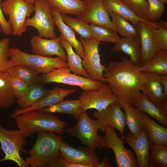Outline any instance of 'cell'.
Segmentation results:
<instances>
[{"mask_svg":"<svg viewBox=\"0 0 167 167\" xmlns=\"http://www.w3.org/2000/svg\"><path fill=\"white\" fill-rule=\"evenodd\" d=\"M152 26L153 39L160 50L167 51V22L160 21L150 22Z\"/></svg>","mask_w":167,"mask_h":167,"instance_id":"36","label":"cell"},{"mask_svg":"<svg viewBox=\"0 0 167 167\" xmlns=\"http://www.w3.org/2000/svg\"><path fill=\"white\" fill-rule=\"evenodd\" d=\"M48 167H93L92 165L75 164L68 162L60 155L54 160L50 163Z\"/></svg>","mask_w":167,"mask_h":167,"instance_id":"43","label":"cell"},{"mask_svg":"<svg viewBox=\"0 0 167 167\" xmlns=\"http://www.w3.org/2000/svg\"><path fill=\"white\" fill-rule=\"evenodd\" d=\"M103 2L108 11H113L118 14L127 19L135 27L139 21L143 20L122 0H103Z\"/></svg>","mask_w":167,"mask_h":167,"instance_id":"31","label":"cell"},{"mask_svg":"<svg viewBox=\"0 0 167 167\" xmlns=\"http://www.w3.org/2000/svg\"><path fill=\"white\" fill-rule=\"evenodd\" d=\"M7 71L16 76L29 86L38 83L39 74L26 65H13Z\"/></svg>","mask_w":167,"mask_h":167,"instance_id":"34","label":"cell"},{"mask_svg":"<svg viewBox=\"0 0 167 167\" xmlns=\"http://www.w3.org/2000/svg\"><path fill=\"white\" fill-rule=\"evenodd\" d=\"M36 133V142L28 151L30 156L25 160L29 167H47L59 156L62 137L52 132L39 131Z\"/></svg>","mask_w":167,"mask_h":167,"instance_id":"3","label":"cell"},{"mask_svg":"<svg viewBox=\"0 0 167 167\" xmlns=\"http://www.w3.org/2000/svg\"><path fill=\"white\" fill-rule=\"evenodd\" d=\"M27 143L26 137L19 130H7L0 124V148L5 154L4 157L0 159V162L11 161L15 162L19 167H29L19 154L20 152L27 153L24 146Z\"/></svg>","mask_w":167,"mask_h":167,"instance_id":"4","label":"cell"},{"mask_svg":"<svg viewBox=\"0 0 167 167\" xmlns=\"http://www.w3.org/2000/svg\"><path fill=\"white\" fill-rule=\"evenodd\" d=\"M19 130L26 138L39 131L63 134L68 124L47 112L34 110L14 118Z\"/></svg>","mask_w":167,"mask_h":167,"instance_id":"2","label":"cell"},{"mask_svg":"<svg viewBox=\"0 0 167 167\" xmlns=\"http://www.w3.org/2000/svg\"><path fill=\"white\" fill-rule=\"evenodd\" d=\"M60 43L66 50L68 66L74 74L88 78V75L82 65L83 59L73 50L71 44L60 35Z\"/></svg>","mask_w":167,"mask_h":167,"instance_id":"26","label":"cell"},{"mask_svg":"<svg viewBox=\"0 0 167 167\" xmlns=\"http://www.w3.org/2000/svg\"><path fill=\"white\" fill-rule=\"evenodd\" d=\"M111 49L112 52H119L128 55L131 60L141 66V42L140 38L122 37Z\"/></svg>","mask_w":167,"mask_h":167,"instance_id":"23","label":"cell"},{"mask_svg":"<svg viewBox=\"0 0 167 167\" xmlns=\"http://www.w3.org/2000/svg\"><path fill=\"white\" fill-rule=\"evenodd\" d=\"M59 151V155L69 162L89 165L96 167L101 162L95 153L87 147L75 148L63 140Z\"/></svg>","mask_w":167,"mask_h":167,"instance_id":"15","label":"cell"},{"mask_svg":"<svg viewBox=\"0 0 167 167\" xmlns=\"http://www.w3.org/2000/svg\"><path fill=\"white\" fill-rule=\"evenodd\" d=\"M124 136V142L128 144L135 154L138 167H148L149 149L152 143L148 139L146 130L135 135L128 133Z\"/></svg>","mask_w":167,"mask_h":167,"instance_id":"16","label":"cell"},{"mask_svg":"<svg viewBox=\"0 0 167 167\" xmlns=\"http://www.w3.org/2000/svg\"><path fill=\"white\" fill-rule=\"evenodd\" d=\"M76 89H69L56 87L49 90L46 95L39 102L26 109L16 110L11 115V118L24 113L34 110H38L50 106L60 102L67 96L75 92Z\"/></svg>","mask_w":167,"mask_h":167,"instance_id":"20","label":"cell"},{"mask_svg":"<svg viewBox=\"0 0 167 167\" xmlns=\"http://www.w3.org/2000/svg\"><path fill=\"white\" fill-rule=\"evenodd\" d=\"M51 11L55 25L58 28L62 37L75 49L76 53L83 59L85 52L81 42L75 36V32L63 21L61 14L56 8L51 7Z\"/></svg>","mask_w":167,"mask_h":167,"instance_id":"22","label":"cell"},{"mask_svg":"<svg viewBox=\"0 0 167 167\" xmlns=\"http://www.w3.org/2000/svg\"><path fill=\"white\" fill-rule=\"evenodd\" d=\"M84 1L86 6L85 10L76 18L88 23L90 22L109 27L116 31L110 19V15L104 4L103 0Z\"/></svg>","mask_w":167,"mask_h":167,"instance_id":"14","label":"cell"},{"mask_svg":"<svg viewBox=\"0 0 167 167\" xmlns=\"http://www.w3.org/2000/svg\"><path fill=\"white\" fill-rule=\"evenodd\" d=\"M98 129L97 119H92L86 111H84L77 124L73 126L67 127L65 132L69 135L78 138L86 147L95 153L97 148H101V136L98 133Z\"/></svg>","mask_w":167,"mask_h":167,"instance_id":"8","label":"cell"},{"mask_svg":"<svg viewBox=\"0 0 167 167\" xmlns=\"http://www.w3.org/2000/svg\"><path fill=\"white\" fill-rule=\"evenodd\" d=\"M148 167H167V147L152 143L149 152Z\"/></svg>","mask_w":167,"mask_h":167,"instance_id":"37","label":"cell"},{"mask_svg":"<svg viewBox=\"0 0 167 167\" xmlns=\"http://www.w3.org/2000/svg\"><path fill=\"white\" fill-rule=\"evenodd\" d=\"M147 1L148 5V21H158L165 12L164 4L160 0H147Z\"/></svg>","mask_w":167,"mask_h":167,"instance_id":"41","label":"cell"},{"mask_svg":"<svg viewBox=\"0 0 167 167\" xmlns=\"http://www.w3.org/2000/svg\"><path fill=\"white\" fill-rule=\"evenodd\" d=\"M2 1V0H0V24L2 28V32L6 35H11L12 34L11 28L5 17L1 8Z\"/></svg>","mask_w":167,"mask_h":167,"instance_id":"44","label":"cell"},{"mask_svg":"<svg viewBox=\"0 0 167 167\" xmlns=\"http://www.w3.org/2000/svg\"><path fill=\"white\" fill-rule=\"evenodd\" d=\"M142 112L156 119L165 127H167V110L149 101L140 92L136 96L133 104Z\"/></svg>","mask_w":167,"mask_h":167,"instance_id":"21","label":"cell"},{"mask_svg":"<svg viewBox=\"0 0 167 167\" xmlns=\"http://www.w3.org/2000/svg\"><path fill=\"white\" fill-rule=\"evenodd\" d=\"M161 82L164 97L167 99V75L161 76Z\"/></svg>","mask_w":167,"mask_h":167,"instance_id":"45","label":"cell"},{"mask_svg":"<svg viewBox=\"0 0 167 167\" xmlns=\"http://www.w3.org/2000/svg\"><path fill=\"white\" fill-rule=\"evenodd\" d=\"M79 100L83 110L85 111L91 109L101 111L109 105L118 102L117 98L106 82L103 83L98 90L84 91L80 95Z\"/></svg>","mask_w":167,"mask_h":167,"instance_id":"12","label":"cell"},{"mask_svg":"<svg viewBox=\"0 0 167 167\" xmlns=\"http://www.w3.org/2000/svg\"><path fill=\"white\" fill-rule=\"evenodd\" d=\"M10 84L16 98L23 96L29 86L16 76L7 71Z\"/></svg>","mask_w":167,"mask_h":167,"instance_id":"42","label":"cell"},{"mask_svg":"<svg viewBox=\"0 0 167 167\" xmlns=\"http://www.w3.org/2000/svg\"><path fill=\"white\" fill-rule=\"evenodd\" d=\"M51 7L56 9L61 14L78 16L85 10L86 6L82 0H48Z\"/></svg>","mask_w":167,"mask_h":167,"instance_id":"30","label":"cell"},{"mask_svg":"<svg viewBox=\"0 0 167 167\" xmlns=\"http://www.w3.org/2000/svg\"><path fill=\"white\" fill-rule=\"evenodd\" d=\"M33 5L34 15L26 19L25 26L34 28L41 37L50 39L57 38L51 7L48 0H37Z\"/></svg>","mask_w":167,"mask_h":167,"instance_id":"10","label":"cell"},{"mask_svg":"<svg viewBox=\"0 0 167 167\" xmlns=\"http://www.w3.org/2000/svg\"><path fill=\"white\" fill-rule=\"evenodd\" d=\"M68 67L63 66L39 76L38 83L43 85L49 83H56L79 87L84 91L97 90L101 87L102 82L91 80L71 73Z\"/></svg>","mask_w":167,"mask_h":167,"instance_id":"6","label":"cell"},{"mask_svg":"<svg viewBox=\"0 0 167 167\" xmlns=\"http://www.w3.org/2000/svg\"><path fill=\"white\" fill-rule=\"evenodd\" d=\"M164 4L167 3V0H160Z\"/></svg>","mask_w":167,"mask_h":167,"instance_id":"48","label":"cell"},{"mask_svg":"<svg viewBox=\"0 0 167 167\" xmlns=\"http://www.w3.org/2000/svg\"><path fill=\"white\" fill-rule=\"evenodd\" d=\"M49 90L37 83L29 86L23 96L16 98V102L20 109L27 108L39 102Z\"/></svg>","mask_w":167,"mask_h":167,"instance_id":"27","label":"cell"},{"mask_svg":"<svg viewBox=\"0 0 167 167\" xmlns=\"http://www.w3.org/2000/svg\"><path fill=\"white\" fill-rule=\"evenodd\" d=\"M64 22L81 37L90 38L92 37V33L90 24L81 19L71 18L65 14H61Z\"/></svg>","mask_w":167,"mask_h":167,"instance_id":"38","label":"cell"},{"mask_svg":"<svg viewBox=\"0 0 167 167\" xmlns=\"http://www.w3.org/2000/svg\"><path fill=\"white\" fill-rule=\"evenodd\" d=\"M142 114L149 141L167 147V129L155 122L145 113L142 112Z\"/></svg>","mask_w":167,"mask_h":167,"instance_id":"25","label":"cell"},{"mask_svg":"<svg viewBox=\"0 0 167 167\" xmlns=\"http://www.w3.org/2000/svg\"><path fill=\"white\" fill-rule=\"evenodd\" d=\"M121 107L125 110L126 124L130 133L137 135L145 130L142 112L132 105Z\"/></svg>","mask_w":167,"mask_h":167,"instance_id":"29","label":"cell"},{"mask_svg":"<svg viewBox=\"0 0 167 167\" xmlns=\"http://www.w3.org/2000/svg\"><path fill=\"white\" fill-rule=\"evenodd\" d=\"M27 3L32 4H33L34 2L37 0H24Z\"/></svg>","mask_w":167,"mask_h":167,"instance_id":"47","label":"cell"},{"mask_svg":"<svg viewBox=\"0 0 167 167\" xmlns=\"http://www.w3.org/2000/svg\"><path fill=\"white\" fill-rule=\"evenodd\" d=\"M10 42L7 38L0 40V73L7 72L13 65L10 56Z\"/></svg>","mask_w":167,"mask_h":167,"instance_id":"39","label":"cell"},{"mask_svg":"<svg viewBox=\"0 0 167 167\" xmlns=\"http://www.w3.org/2000/svg\"><path fill=\"white\" fill-rule=\"evenodd\" d=\"M4 15H8V22L14 36L20 37L26 31V19L34 11V5L24 0H4L1 3Z\"/></svg>","mask_w":167,"mask_h":167,"instance_id":"7","label":"cell"},{"mask_svg":"<svg viewBox=\"0 0 167 167\" xmlns=\"http://www.w3.org/2000/svg\"><path fill=\"white\" fill-rule=\"evenodd\" d=\"M121 108L118 102H115L105 109L94 112L93 116L97 119L98 129L104 131L107 127H113L120 131L123 139V130L126 124V114Z\"/></svg>","mask_w":167,"mask_h":167,"instance_id":"13","label":"cell"},{"mask_svg":"<svg viewBox=\"0 0 167 167\" xmlns=\"http://www.w3.org/2000/svg\"><path fill=\"white\" fill-rule=\"evenodd\" d=\"M37 110L50 113L67 114L77 120L81 113L84 111L79 99L63 100L55 105Z\"/></svg>","mask_w":167,"mask_h":167,"instance_id":"24","label":"cell"},{"mask_svg":"<svg viewBox=\"0 0 167 167\" xmlns=\"http://www.w3.org/2000/svg\"><path fill=\"white\" fill-rule=\"evenodd\" d=\"M90 25L92 37L99 42L115 43L120 39L117 32L110 28L92 23Z\"/></svg>","mask_w":167,"mask_h":167,"instance_id":"35","label":"cell"},{"mask_svg":"<svg viewBox=\"0 0 167 167\" xmlns=\"http://www.w3.org/2000/svg\"><path fill=\"white\" fill-rule=\"evenodd\" d=\"M142 72L145 79L140 92L149 101L167 110V99L164 95L161 76L152 73Z\"/></svg>","mask_w":167,"mask_h":167,"instance_id":"18","label":"cell"},{"mask_svg":"<svg viewBox=\"0 0 167 167\" xmlns=\"http://www.w3.org/2000/svg\"><path fill=\"white\" fill-rule=\"evenodd\" d=\"M105 134L101 136V148L112 149L114 152L117 166L118 167H138L136 158L132 152L126 148L123 143V139L117 135L114 128L112 126L107 127Z\"/></svg>","mask_w":167,"mask_h":167,"instance_id":"9","label":"cell"},{"mask_svg":"<svg viewBox=\"0 0 167 167\" xmlns=\"http://www.w3.org/2000/svg\"><path fill=\"white\" fill-rule=\"evenodd\" d=\"M140 70L160 76L167 75V51H158L148 62L140 66Z\"/></svg>","mask_w":167,"mask_h":167,"instance_id":"28","label":"cell"},{"mask_svg":"<svg viewBox=\"0 0 167 167\" xmlns=\"http://www.w3.org/2000/svg\"><path fill=\"white\" fill-rule=\"evenodd\" d=\"M85 52L82 66L87 72L88 78L93 80L106 82L103 72L106 66L101 62L98 46L101 43L93 37L83 38L79 37Z\"/></svg>","mask_w":167,"mask_h":167,"instance_id":"11","label":"cell"},{"mask_svg":"<svg viewBox=\"0 0 167 167\" xmlns=\"http://www.w3.org/2000/svg\"><path fill=\"white\" fill-rule=\"evenodd\" d=\"M10 52L13 65H26L38 74L49 72L58 67L68 66L66 61L58 57H49L30 54L15 47L10 48Z\"/></svg>","mask_w":167,"mask_h":167,"instance_id":"5","label":"cell"},{"mask_svg":"<svg viewBox=\"0 0 167 167\" xmlns=\"http://www.w3.org/2000/svg\"><path fill=\"white\" fill-rule=\"evenodd\" d=\"M108 12L112 17V22L116 31L122 37L131 38L139 37L136 28L131 24L127 19L114 12L108 11Z\"/></svg>","mask_w":167,"mask_h":167,"instance_id":"32","label":"cell"},{"mask_svg":"<svg viewBox=\"0 0 167 167\" xmlns=\"http://www.w3.org/2000/svg\"><path fill=\"white\" fill-rule=\"evenodd\" d=\"M2 32V26L0 24V36L1 34V33Z\"/></svg>","mask_w":167,"mask_h":167,"instance_id":"49","label":"cell"},{"mask_svg":"<svg viewBox=\"0 0 167 167\" xmlns=\"http://www.w3.org/2000/svg\"><path fill=\"white\" fill-rule=\"evenodd\" d=\"M60 36L54 39L42 38L38 35L32 37L30 40L33 54L52 57L57 56L66 61L65 50L60 43Z\"/></svg>","mask_w":167,"mask_h":167,"instance_id":"17","label":"cell"},{"mask_svg":"<svg viewBox=\"0 0 167 167\" xmlns=\"http://www.w3.org/2000/svg\"><path fill=\"white\" fill-rule=\"evenodd\" d=\"M139 34L141 42V64L148 62L159 49L153 36L150 22L141 20L135 26Z\"/></svg>","mask_w":167,"mask_h":167,"instance_id":"19","label":"cell"},{"mask_svg":"<svg viewBox=\"0 0 167 167\" xmlns=\"http://www.w3.org/2000/svg\"><path fill=\"white\" fill-rule=\"evenodd\" d=\"M112 163L107 156H105L101 162L96 167H111Z\"/></svg>","mask_w":167,"mask_h":167,"instance_id":"46","label":"cell"},{"mask_svg":"<svg viewBox=\"0 0 167 167\" xmlns=\"http://www.w3.org/2000/svg\"><path fill=\"white\" fill-rule=\"evenodd\" d=\"M122 0L139 18L145 21H148V5L147 0Z\"/></svg>","mask_w":167,"mask_h":167,"instance_id":"40","label":"cell"},{"mask_svg":"<svg viewBox=\"0 0 167 167\" xmlns=\"http://www.w3.org/2000/svg\"><path fill=\"white\" fill-rule=\"evenodd\" d=\"M15 97L10 84L7 72L0 73V109L11 106Z\"/></svg>","mask_w":167,"mask_h":167,"instance_id":"33","label":"cell"},{"mask_svg":"<svg viewBox=\"0 0 167 167\" xmlns=\"http://www.w3.org/2000/svg\"><path fill=\"white\" fill-rule=\"evenodd\" d=\"M140 66L125 58L120 62H111L103 72L106 82L118 99L121 106L132 105L144 80Z\"/></svg>","mask_w":167,"mask_h":167,"instance_id":"1","label":"cell"}]
</instances>
